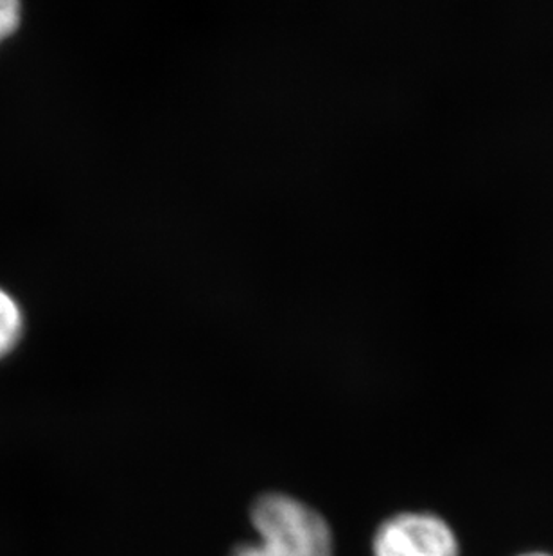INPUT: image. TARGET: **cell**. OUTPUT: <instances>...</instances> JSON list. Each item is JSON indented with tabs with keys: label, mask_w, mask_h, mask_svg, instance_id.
<instances>
[{
	"label": "cell",
	"mask_w": 553,
	"mask_h": 556,
	"mask_svg": "<svg viewBox=\"0 0 553 556\" xmlns=\"http://www.w3.org/2000/svg\"><path fill=\"white\" fill-rule=\"evenodd\" d=\"M21 336V306L5 290L0 289V358H4L15 350Z\"/></svg>",
	"instance_id": "3"
},
{
	"label": "cell",
	"mask_w": 553,
	"mask_h": 556,
	"mask_svg": "<svg viewBox=\"0 0 553 556\" xmlns=\"http://www.w3.org/2000/svg\"><path fill=\"white\" fill-rule=\"evenodd\" d=\"M257 544L235 547L232 556H333V536L322 515L282 494L262 495L252 509Z\"/></svg>",
	"instance_id": "1"
},
{
	"label": "cell",
	"mask_w": 553,
	"mask_h": 556,
	"mask_svg": "<svg viewBox=\"0 0 553 556\" xmlns=\"http://www.w3.org/2000/svg\"><path fill=\"white\" fill-rule=\"evenodd\" d=\"M523 556H550V555H544V553H530V555H523Z\"/></svg>",
	"instance_id": "5"
},
{
	"label": "cell",
	"mask_w": 553,
	"mask_h": 556,
	"mask_svg": "<svg viewBox=\"0 0 553 556\" xmlns=\"http://www.w3.org/2000/svg\"><path fill=\"white\" fill-rule=\"evenodd\" d=\"M376 556H456L459 542L442 519L429 514L391 517L377 530Z\"/></svg>",
	"instance_id": "2"
},
{
	"label": "cell",
	"mask_w": 553,
	"mask_h": 556,
	"mask_svg": "<svg viewBox=\"0 0 553 556\" xmlns=\"http://www.w3.org/2000/svg\"><path fill=\"white\" fill-rule=\"evenodd\" d=\"M21 24V4L15 0H0V42L16 31Z\"/></svg>",
	"instance_id": "4"
}]
</instances>
